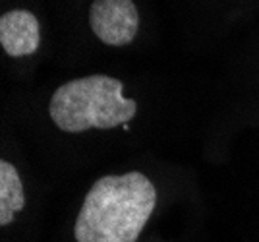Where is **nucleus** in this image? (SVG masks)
<instances>
[{
	"instance_id": "nucleus-1",
	"label": "nucleus",
	"mask_w": 259,
	"mask_h": 242,
	"mask_svg": "<svg viewBox=\"0 0 259 242\" xmlns=\"http://www.w3.org/2000/svg\"><path fill=\"white\" fill-rule=\"evenodd\" d=\"M157 206L153 182L138 171L107 175L89 188L77 213V242H138Z\"/></svg>"
},
{
	"instance_id": "nucleus-2",
	"label": "nucleus",
	"mask_w": 259,
	"mask_h": 242,
	"mask_svg": "<svg viewBox=\"0 0 259 242\" xmlns=\"http://www.w3.org/2000/svg\"><path fill=\"white\" fill-rule=\"evenodd\" d=\"M122 91V82L105 74L72 79L53 93L49 103L51 120L68 134L128 124L138 112V103L126 99Z\"/></svg>"
},
{
	"instance_id": "nucleus-3",
	"label": "nucleus",
	"mask_w": 259,
	"mask_h": 242,
	"mask_svg": "<svg viewBox=\"0 0 259 242\" xmlns=\"http://www.w3.org/2000/svg\"><path fill=\"white\" fill-rule=\"evenodd\" d=\"M89 27L101 43L110 47L130 45L140 29V12L134 0H93Z\"/></svg>"
},
{
	"instance_id": "nucleus-4",
	"label": "nucleus",
	"mask_w": 259,
	"mask_h": 242,
	"mask_svg": "<svg viewBox=\"0 0 259 242\" xmlns=\"http://www.w3.org/2000/svg\"><path fill=\"white\" fill-rule=\"evenodd\" d=\"M0 45L4 53L14 58L37 53L41 45V25L37 16L23 8L4 12L0 18Z\"/></svg>"
},
{
	"instance_id": "nucleus-5",
	"label": "nucleus",
	"mask_w": 259,
	"mask_h": 242,
	"mask_svg": "<svg viewBox=\"0 0 259 242\" xmlns=\"http://www.w3.org/2000/svg\"><path fill=\"white\" fill-rule=\"evenodd\" d=\"M23 208L25 190L20 173L12 163L0 161V225H10L16 213H20Z\"/></svg>"
}]
</instances>
